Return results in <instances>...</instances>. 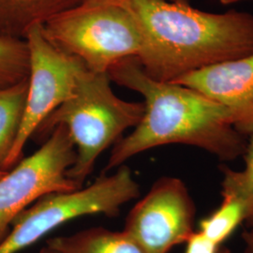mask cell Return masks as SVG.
<instances>
[{
  "instance_id": "12",
  "label": "cell",
  "mask_w": 253,
  "mask_h": 253,
  "mask_svg": "<svg viewBox=\"0 0 253 253\" xmlns=\"http://www.w3.org/2000/svg\"><path fill=\"white\" fill-rule=\"evenodd\" d=\"M28 78L0 89V170L17 141L27 104Z\"/></svg>"
},
{
  "instance_id": "8",
  "label": "cell",
  "mask_w": 253,
  "mask_h": 253,
  "mask_svg": "<svg viewBox=\"0 0 253 253\" xmlns=\"http://www.w3.org/2000/svg\"><path fill=\"white\" fill-rule=\"evenodd\" d=\"M195 215L186 184L163 176L129 211L123 232L145 253H168L195 232Z\"/></svg>"
},
{
  "instance_id": "13",
  "label": "cell",
  "mask_w": 253,
  "mask_h": 253,
  "mask_svg": "<svg viewBox=\"0 0 253 253\" xmlns=\"http://www.w3.org/2000/svg\"><path fill=\"white\" fill-rule=\"evenodd\" d=\"M219 207L199 222L200 232L215 244L223 246L235 230L247 220L244 203L231 194H221Z\"/></svg>"
},
{
  "instance_id": "4",
  "label": "cell",
  "mask_w": 253,
  "mask_h": 253,
  "mask_svg": "<svg viewBox=\"0 0 253 253\" xmlns=\"http://www.w3.org/2000/svg\"><path fill=\"white\" fill-rule=\"evenodd\" d=\"M42 27L54 46L94 73H108L118 62L137 58L143 49L140 28L125 0H83Z\"/></svg>"
},
{
  "instance_id": "15",
  "label": "cell",
  "mask_w": 253,
  "mask_h": 253,
  "mask_svg": "<svg viewBox=\"0 0 253 253\" xmlns=\"http://www.w3.org/2000/svg\"><path fill=\"white\" fill-rule=\"evenodd\" d=\"M243 170L235 171L224 167L221 172V194H231L244 203L247 210V220L253 224V134L250 136L244 155Z\"/></svg>"
},
{
  "instance_id": "7",
  "label": "cell",
  "mask_w": 253,
  "mask_h": 253,
  "mask_svg": "<svg viewBox=\"0 0 253 253\" xmlns=\"http://www.w3.org/2000/svg\"><path fill=\"white\" fill-rule=\"evenodd\" d=\"M48 136L38 151L0 178V243L14 219L37 200L48 193L82 188L68 176L76 152L67 129L56 126Z\"/></svg>"
},
{
  "instance_id": "16",
  "label": "cell",
  "mask_w": 253,
  "mask_h": 253,
  "mask_svg": "<svg viewBox=\"0 0 253 253\" xmlns=\"http://www.w3.org/2000/svg\"><path fill=\"white\" fill-rule=\"evenodd\" d=\"M185 244L186 250L184 253H230L225 247L213 243L198 231L190 235Z\"/></svg>"
},
{
  "instance_id": "10",
  "label": "cell",
  "mask_w": 253,
  "mask_h": 253,
  "mask_svg": "<svg viewBox=\"0 0 253 253\" xmlns=\"http://www.w3.org/2000/svg\"><path fill=\"white\" fill-rule=\"evenodd\" d=\"M83 0H0V39H23L28 30Z\"/></svg>"
},
{
  "instance_id": "2",
  "label": "cell",
  "mask_w": 253,
  "mask_h": 253,
  "mask_svg": "<svg viewBox=\"0 0 253 253\" xmlns=\"http://www.w3.org/2000/svg\"><path fill=\"white\" fill-rule=\"evenodd\" d=\"M125 1L143 38L137 59L156 81H175L211 65L253 54L251 13H213L169 0Z\"/></svg>"
},
{
  "instance_id": "11",
  "label": "cell",
  "mask_w": 253,
  "mask_h": 253,
  "mask_svg": "<svg viewBox=\"0 0 253 253\" xmlns=\"http://www.w3.org/2000/svg\"><path fill=\"white\" fill-rule=\"evenodd\" d=\"M46 245L62 253H145L123 231L92 227L70 235L55 236Z\"/></svg>"
},
{
  "instance_id": "20",
  "label": "cell",
  "mask_w": 253,
  "mask_h": 253,
  "mask_svg": "<svg viewBox=\"0 0 253 253\" xmlns=\"http://www.w3.org/2000/svg\"><path fill=\"white\" fill-rule=\"evenodd\" d=\"M172 2H177V3H183V4H190V0H169Z\"/></svg>"
},
{
  "instance_id": "17",
  "label": "cell",
  "mask_w": 253,
  "mask_h": 253,
  "mask_svg": "<svg viewBox=\"0 0 253 253\" xmlns=\"http://www.w3.org/2000/svg\"><path fill=\"white\" fill-rule=\"evenodd\" d=\"M245 244V253H253V224L249 230L243 233Z\"/></svg>"
},
{
  "instance_id": "3",
  "label": "cell",
  "mask_w": 253,
  "mask_h": 253,
  "mask_svg": "<svg viewBox=\"0 0 253 253\" xmlns=\"http://www.w3.org/2000/svg\"><path fill=\"white\" fill-rule=\"evenodd\" d=\"M111 82L108 73L85 69L72 97L51 113L34 134L49 135L56 126L67 129L76 152L68 176L80 187L100 154L119 141L126 129L135 127L145 113L144 102L118 98Z\"/></svg>"
},
{
  "instance_id": "5",
  "label": "cell",
  "mask_w": 253,
  "mask_h": 253,
  "mask_svg": "<svg viewBox=\"0 0 253 253\" xmlns=\"http://www.w3.org/2000/svg\"><path fill=\"white\" fill-rule=\"evenodd\" d=\"M113 174L102 172L86 188L52 192L37 200L12 222L0 243V253H18L68 221L89 215L115 217L140 195V187L126 165Z\"/></svg>"
},
{
  "instance_id": "14",
  "label": "cell",
  "mask_w": 253,
  "mask_h": 253,
  "mask_svg": "<svg viewBox=\"0 0 253 253\" xmlns=\"http://www.w3.org/2000/svg\"><path fill=\"white\" fill-rule=\"evenodd\" d=\"M29 54L23 39H0V89L27 80Z\"/></svg>"
},
{
  "instance_id": "18",
  "label": "cell",
  "mask_w": 253,
  "mask_h": 253,
  "mask_svg": "<svg viewBox=\"0 0 253 253\" xmlns=\"http://www.w3.org/2000/svg\"><path fill=\"white\" fill-rule=\"evenodd\" d=\"M39 253H62L61 252H59V251H57V250H55L54 248H51V247H49V246H47L46 245L45 247H43Z\"/></svg>"
},
{
  "instance_id": "9",
  "label": "cell",
  "mask_w": 253,
  "mask_h": 253,
  "mask_svg": "<svg viewBox=\"0 0 253 253\" xmlns=\"http://www.w3.org/2000/svg\"><path fill=\"white\" fill-rule=\"evenodd\" d=\"M175 83L226 109L241 135L253 134V54L188 73Z\"/></svg>"
},
{
  "instance_id": "1",
  "label": "cell",
  "mask_w": 253,
  "mask_h": 253,
  "mask_svg": "<svg viewBox=\"0 0 253 253\" xmlns=\"http://www.w3.org/2000/svg\"><path fill=\"white\" fill-rule=\"evenodd\" d=\"M107 73L111 81L144 98L145 113L133 131L115 144L103 172L163 145L194 146L227 162L244 155L246 137L235 130L226 109L214 100L178 84L154 80L136 57L118 62Z\"/></svg>"
},
{
  "instance_id": "19",
  "label": "cell",
  "mask_w": 253,
  "mask_h": 253,
  "mask_svg": "<svg viewBox=\"0 0 253 253\" xmlns=\"http://www.w3.org/2000/svg\"><path fill=\"white\" fill-rule=\"evenodd\" d=\"M243 1H253V0H219V2L222 5H231V4H235V3H239V2H243Z\"/></svg>"
},
{
  "instance_id": "21",
  "label": "cell",
  "mask_w": 253,
  "mask_h": 253,
  "mask_svg": "<svg viewBox=\"0 0 253 253\" xmlns=\"http://www.w3.org/2000/svg\"><path fill=\"white\" fill-rule=\"evenodd\" d=\"M6 172H4V171H1V170H0V178H1V177H2Z\"/></svg>"
},
{
  "instance_id": "6",
  "label": "cell",
  "mask_w": 253,
  "mask_h": 253,
  "mask_svg": "<svg viewBox=\"0 0 253 253\" xmlns=\"http://www.w3.org/2000/svg\"><path fill=\"white\" fill-rule=\"evenodd\" d=\"M29 54L27 104L17 141L5 164L8 172L21 161L27 141L55 109L72 97L77 80L86 67L46 38L42 25L25 37Z\"/></svg>"
}]
</instances>
